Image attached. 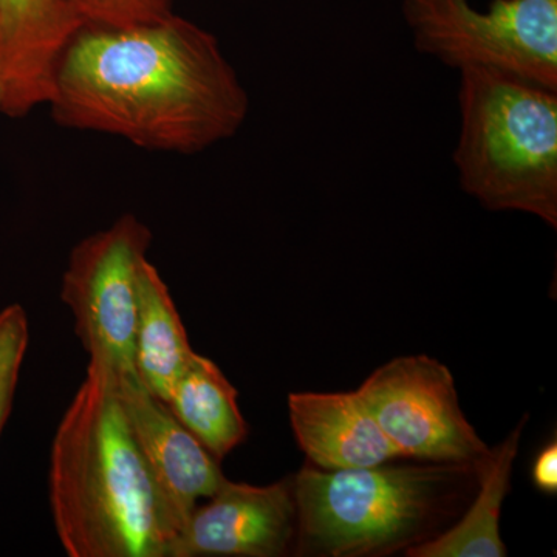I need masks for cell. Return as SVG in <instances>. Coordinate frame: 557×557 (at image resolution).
I'll use <instances>...</instances> for the list:
<instances>
[{"mask_svg":"<svg viewBox=\"0 0 557 557\" xmlns=\"http://www.w3.org/2000/svg\"><path fill=\"white\" fill-rule=\"evenodd\" d=\"M49 106L67 129L193 156L242 129L249 97L219 39L171 13L132 27L81 28L62 54Z\"/></svg>","mask_w":557,"mask_h":557,"instance_id":"obj_1","label":"cell"},{"mask_svg":"<svg viewBox=\"0 0 557 557\" xmlns=\"http://www.w3.org/2000/svg\"><path fill=\"white\" fill-rule=\"evenodd\" d=\"M50 507L70 557L168 555L171 534L116 373L91 359L51 445Z\"/></svg>","mask_w":557,"mask_h":557,"instance_id":"obj_2","label":"cell"},{"mask_svg":"<svg viewBox=\"0 0 557 557\" xmlns=\"http://www.w3.org/2000/svg\"><path fill=\"white\" fill-rule=\"evenodd\" d=\"M461 189L490 211L557 228V90L493 69L460 70Z\"/></svg>","mask_w":557,"mask_h":557,"instance_id":"obj_4","label":"cell"},{"mask_svg":"<svg viewBox=\"0 0 557 557\" xmlns=\"http://www.w3.org/2000/svg\"><path fill=\"white\" fill-rule=\"evenodd\" d=\"M193 354L166 282L148 258L143 259L138 270L134 338V369L138 380L166 403Z\"/></svg>","mask_w":557,"mask_h":557,"instance_id":"obj_13","label":"cell"},{"mask_svg":"<svg viewBox=\"0 0 557 557\" xmlns=\"http://www.w3.org/2000/svg\"><path fill=\"white\" fill-rule=\"evenodd\" d=\"M166 405L218 460L247 438L248 424L237 405V388L215 362L196 351L172 388Z\"/></svg>","mask_w":557,"mask_h":557,"instance_id":"obj_14","label":"cell"},{"mask_svg":"<svg viewBox=\"0 0 557 557\" xmlns=\"http://www.w3.org/2000/svg\"><path fill=\"white\" fill-rule=\"evenodd\" d=\"M83 27L60 0H0V112L21 119L49 104L62 54Z\"/></svg>","mask_w":557,"mask_h":557,"instance_id":"obj_10","label":"cell"},{"mask_svg":"<svg viewBox=\"0 0 557 557\" xmlns=\"http://www.w3.org/2000/svg\"><path fill=\"white\" fill-rule=\"evenodd\" d=\"M420 53L450 69L482 67L557 90V0H403Z\"/></svg>","mask_w":557,"mask_h":557,"instance_id":"obj_5","label":"cell"},{"mask_svg":"<svg viewBox=\"0 0 557 557\" xmlns=\"http://www.w3.org/2000/svg\"><path fill=\"white\" fill-rule=\"evenodd\" d=\"M534 486L542 493H557V443H548L534 460L531 469Z\"/></svg>","mask_w":557,"mask_h":557,"instance_id":"obj_17","label":"cell"},{"mask_svg":"<svg viewBox=\"0 0 557 557\" xmlns=\"http://www.w3.org/2000/svg\"><path fill=\"white\" fill-rule=\"evenodd\" d=\"M357 391L401 458L475 465L490 453L460 408L453 373L437 359H392Z\"/></svg>","mask_w":557,"mask_h":557,"instance_id":"obj_7","label":"cell"},{"mask_svg":"<svg viewBox=\"0 0 557 557\" xmlns=\"http://www.w3.org/2000/svg\"><path fill=\"white\" fill-rule=\"evenodd\" d=\"M150 244L148 225L123 214L72 249L62 276L61 299L72 310L76 336L91 361L116 375L135 372L138 270Z\"/></svg>","mask_w":557,"mask_h":557,"instance_id":"obj_6","label":"cell"},{"mask_svg":"<svg viewBox=\"0 0 557 557\" xmlns=\"http://www.w3.org/2000/svg\"><path fill=\"white\" fill-rule=\"evenodd\" d=\"M288 413L296 442L313 467L369 468L401 458L358 391L295 392L288 395Z\"/></svg>","mask_w":557,"mask_h":557,"instance_id":"obj_11","label":"cell"},{"mask_svg":"<svg viewBox=\"0 0 557 557\" xmlns=\"http://www.w3.org/2000/svg\"><path fill=\"white\" fill-rule=\"evenodd\" d=\"M116 386L172 541L201 498L214 496L226 478L220 460L180 423L170 406L153 395L137 373L116 375Z\"/></svg>","mask_w":557,"mask_h":557,"instance_id":"obj_8","label":"cell"},{"mask_svg":"<svg viewBox=\"0 0 557 557\" xmlns=\"http://www.w3.org/2000/svg\"><path fill=\"white\" fill-rule=\"evenodd\" d=\"M475 483L478 463H384L335 471L307 463L293 475L295 552L325 557L408 552L442 533Z\"/></svg>","mask_w":557,"mask_h":557,"instance_id":"obj_3","label":"cell"},{"mask_svg":"<svg viewBox=\"0 0 557 557\" xmlns=\"http://www.w3.org/2000/svg\"><path fill=\"white\" fill-rule=\"evenodd\" d=\"M28 341V318L20 304L0 311V434L13 408Z\"/></svg>","mask_w":557,"mask_h":557,"instance_id":"obj_15","label":"cell"},{"mask_svg":"<svg viewBox=\"0 0 557 557\" xmlns=\"http://www.w3.org/2000/svg\"><path fill=\"white\" fill-rule=\"evenodd\" d=\"M84 27H132L170 16L171 0H60Z\"/></svg>","mask_w":557,"mask_h":557,"instance_id":"obj_16","label":"cell"},{"mask_svg":"<svg viewBox=\"0 0 557 557\" xmlns=\"http://www.w3.org/2000/svg\"><path fill=\"white\" fill-rule=\"evenodd\" d=\"M207 500L172 539L166 557H281L295 552L293 475L267 486L226 479Z\"/></svg>","mask_w":557,"mask_h":557,"instance_id":"obj_9","label":"cell"},{"mask_svg":"<svg viewBox=\"0 0 557 557\" xmlns=\"http://www.w3.org/2000/svg\"><path fill=\"white\" fill-rule=\"evenodd\" d=\"M528 413L500 445L478 463L479 490L465 515L448 530L406 552L409 557H505L502 505L511 487L512 468Z\"/></svg>","mask_w":557,"mask_h":557,"instance_id":"obj_12","label":"cell"}]
</instances>
